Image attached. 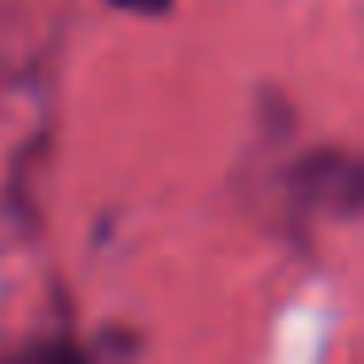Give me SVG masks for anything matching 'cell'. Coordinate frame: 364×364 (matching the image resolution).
I'll return each mask as SVG.
<instances>
[{"label": "cell", "instance_id": "cell-1", "mask_svg": "<svg viewBox=\"0 0 364 364\" xmlns=\"http://www.w3.org/2000/svg\"><path fill=\"white\" fill-rule=\"evenodd\" d=\"M298 196L301 204L321 208V212L353 215L360 204V173L341 153H314L298 168Z\"/></svg>", "mask_w": 364, "mask_h": 364}, {"label": "cell", "instance_id": "cell-2", "mask_svg": "<svg viewBox=\"0 0 364 364\" xmlns=\"http://www.w3.org/2000/svg\"><path fill=\"white\" fill-rule=\"evenodd\" d=\"M114 9H126V12H137V16H161V12L173 9V0H110Z\"/></svg>", "mask_w": 364, "mask_h": 364}]
</instances>
